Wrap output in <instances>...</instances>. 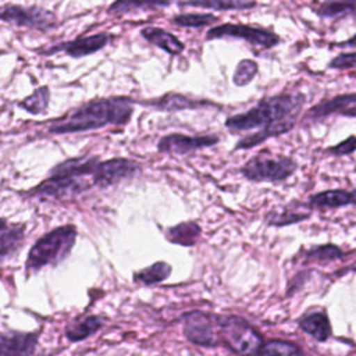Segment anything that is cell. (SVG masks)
I'll list each match as a JSON object with an SVG mask.
<instances>
[{
    "label": "cell",
    "mask_w": 356,
    "mask_h": 356,
    "mask_svg": "<svg viewBox=\"0 0 356 356\" xmlns=\"http://www.w3.org/2000/svg\"><path fill=\"white\" fill-rule=\"evenodd\" d=\"M330 153L337 154V156H343V154H350L353 152H356V136H349L348 139L339 142L338 145L332 146L328 149Z\"/></svg>",
    "instance_id": "d6a6232c"
},
{
    "label": "cell",
    "mask_w": 356,
    "mask_h": 356,
    "mask_svg": "<svg viewBox=\"0 0 356 356\" xmlns=\"http://www.w3.org/2000/svg\"><path fill=\"white\" fill-rule=\"evenodd\" d=\"M49 102H50V90L47 86H42V88H38L36 90H33L24 100H21L18 103V106L21 108H24L25 111L36 115V114L46 113V110L49 107Z\"/></svg>",
    "instance_id": "484cf974"
},
{
    "label": "cell",
    "mask_w": 356,
    "mask_h": 356,
    "mask_svg": "<svg viewBox=\"0 0 356 356\" xmlns=\"http://www.w3.org/2000/svg\"><path fill=\"white\" fill-rule=\"evenodd\" d=\"M200 227L195 221H186L170 227L165 231V238L177 245L182 246H192L197 242L200 236Z\"/></svg>",
    "instance_id": "44dd1931"
},
{
    "label": "cell",
    "mask_w": 356,
    "mask_h": 356,
    "mask_svg": "<svg viewBox=\"0 0 356 356\" xmlns=\"http://www.w3.org/2000/svg\"><path fill=\"white\" fill-rule=\"evenodd\" d=\"M179 6L200 7L216 11H228V10H249L256 6L254 0H181Z\"/></svg>",
    "instance_id": "7402d4cb"
},
{
    "label": "cell",
    "mask_w": 356,
    "mask_h": 356,
    "mask_svg": "<svg viewBox=\"0 0 356 356\" xmlns=\"http://www.w3.org/2000/svg\"><path fill=\"white\" fill-rule=\"evenodd\" d=\"M140 171V165L131 159H110L107 161H100L92 175V182L95 186L108 188L124 179L135 177Z\"/></svg>",
    "instance_id": "30bf717a"
},
{
    "label": "cell",
    "mask_w": 356,
    "mask_h": 356,
    "mask_svg": "<svg viewBox=\"0 0 356 356\" xmlns=\"http://www.w3.org/2000/svg\"><path fill=\"white\" fill-rule=\"evenodd\" d=\"M337 47H356V33L353 36H350L348 40L339 42L335 44Z\"/></svg>",
    "instance_id": "836d02e7"
},
{
    "label": "cell",
    "mask_w": 356,
    "mask_h": 356,
    "mask_svg": "<svg viewBox=\"0 0 356 356\" xmlns=\"http://www.w3.org/2000/svg\"><path fill=\"white\" fill-rule=\"evenodd\" d=\"M355 106H356V92L343 93V95H338L328 100H323L317 103L306 113L305 118L312 121H318L331 114L346 115V113L352 110Z\"/></svg>",
    "instance_id": "5bb4252c"
},
{
    "label": "cell",
    "mask_w": 356,
    "mask_h": 356,
    "mask_svg": "<svg viewBox=\"0 0 356 356\" xmlns=\"http://www.w3.org/2000/svg\"><path fill=\"white\" fill-rule=\"evenodd\" d=\"M218 337L238 356H256L263 346L261 335L239 316H218Z\"/></svg>",
    "instance_id": "277c9868"
},
{
    "label": "cell",
    "mask_w": 356,
    "mask_h": 356,
    "mask_svg": "<svg viewBox=\"0 0 356 356\" xmlns=\"http://www.w3.org/2000/svg\"><path fill=\"white\" fill-rule=\"evenodd\" d=\"M140 35L145 40L154 44L156 47L167 51L171 56H178L184 51V43L172 33L163 28L157 26H146L140 31Z\"/></svg>",
    "instance_id": "2e32d148"
},
{
    "label": "cell",
    "mask_w": 356,
    "mask_h": 356,
    "mask_svg": "<svg viewBox=\"0 0 356 356\" xmlns=\"http://www.w3.org/2000/svg\"><path fill=\"white\" fill-rule=\"evenodd\" d=\"M309 202L316 207H342L352 203V196L343 189H330L316 193Z\"/></svg>",
    "instance_id": "d4e9b609"
},
{
    "label": "cell",
    "mask_w": 356,
    "mask_h": 356,
    "mask_svg": "<svg viewBox=\"0 0 356 356\" xmlns=\"http://www.w3.org/2000/svg\"><path fill=\"white\" fill-rule=\"evenodd\" d=\"M145 104L149 107H153L156 110H161V111H178V110H186V108L206 107L210 103L193 100V99H189L179 93H167V95H164L156 100L147 102Z\"/></svg>",
    "instance_id": "ac0fdd59"
},
{
    "label": "cell",
    "mask_w": 356,
    "mask_h": 356,
    "mask_svg": "<svg viewBox=\"0 0 356 356\" xmlns=\"http://www.w3.org/2000/svg\"><path fill=\"white\" fill-rule=\"evenodd\" d=\"M342 250L338 246L334 245H324V246H317L306 252V259L316 260V261H331L335 259L342 257Z\"/></svg>",
    "instance_id": "4dcf8cb0"
},
{
    "label": "cell",
    "mask_w": 356,
    "mask_h": 356,
    "mask_svg": "<svg viewBox=\"0 0 356 356\" xmlns=\"http://www.w3.org/2000/svg\"><path fill=\"white\" fill-rule=\"evenodd\" d=\"M317 14L324 18L356 14V0H325L321 3Z\"/></svg>",
    "instance_id": "4316f807"
},
{
    "label": "cell",
    "mask_w": 356,
    "mask_h": 356,
    "mask_svg": "<svg viewBox=\"0 0 356 356\" xmlns=\"http://www.w3.org/2000/svg\"><path fill=\"white\" fill-rule=\"evenodd\" d=\"M350 196H352V203H355V204H356V189L350 192Z\"/></svg>",
    "instance_id": "d590c367"
},
{
    "label": "cell",
    "mask_w": 356,
    "mask_h": 356,
    "mask_svg": "<svg viewBox=\"0 0 356 356\" xmlns=\"http://www.w3.org/2000/svg\"><path fill=\"white\" fill-rule=\"evenodd\" d=\"M222 38L242 39L249 42L250 44L260 46L264 49H271L281 42V38L274 32L245 24H221L210 28L206 33L207 40Z\"/></svg>",
    "instance_id": "ba28073f"
},
{
    "label": "cell",
    "mask_w": 356,
    "mask_h": 356,
    "mask_svg": "<svg viewBox=\"0 0 356 356\" xmlns=\"http://www.w3.org/2000/svg\"><path fill=\"white\" fill-rule=\"evenodd\" d=\"M172 0H115L110 4L107 13L111 15H124L139 11H154L170 6Z\"/></svg>",
    "instance_id": "ffe728a7"
},
{
    "label": "cell",
    "mask_w": 356,
    "mask_h": 356,
    "mask_svg": "<svg viewBox=\"0 0 356 356\" xmlns=\"http://www.w3.org/2000/svg\"><path fill=\"white\" fill-rule=\"evenodd\" d=\"M38 345V332L0 334V356H32Z\"/></svg>",
    "instance_id": "4fadbf2b"
},
{
    "label": "cell",
    "mask_w": 356,
    "mask_h": 356,
    "mask_svg": "<svg viewBox=\"0 0 356 356\" xmlns=\"http://www.w3.org/2000/svg\"><path fill=\"white\" fill-rule=\"evenodd\" d=\"M8 227V224H7V221L4 220V218H0V232H3L6 228Z\"/></svg>",
    "instance_id": "e575fe53"
},
{
    "label": "cell",
    "mask_w": 356,
    "mask_h": 356,
    "mask_svg": "<svg viewBox=\"0 0 356 356\" xmlns=\"http://www.w3.org/2000/svg\"><path fill=\"white\" fill-rule=\"evenodd\" d=\"M100 160L95 156H81L68 159L57 165H54L49 175H57V177H86L93 175L97 164Z\"/></svg>",
    "instance_id": "9a60e30c"
},
{
    "label": "cell",
    "mask_w": 356,
    "mask_h": 356,
    "mask_svg": "<svg viewBox=\"0 0 356 356\" xmlns=\"http://www.w3.org/2000/svg\"><path fill=\"white\" fill-rule=\"evenodd\" d=\"M76 235V227L68 224L57 227L39 238L28 253L25 263L26 274H33L47 266H56L63 261L71 253Z\"/></svg>",
    "instance_id": "3957f363"
},
{
    "label": "cell",
    "mask_w": 356,
    "mask_h": 356,
    "mask_svg": "<svg viewBox=\"0 0 356 356\" xmlns=\"http://www.w3.org/2000/svg\"><path fill=\"white\" fill-rule=\"evenodd\" d=\"M171 274V266L167 261H156L134 274V281L142 285H154L167 280Z\"/></svg>",
    "instance_id": "cb8c5ba5"
},
{
    "label": "cell",
    "mask_w": 356,
    "mask_h": 356,
    "mask_svg": "<svg viewBox=\"0 0 356 356\" xmlns=\"http://www.w3.org/2000/svg\"><path fill=\"white\" fill-rule=\"evenodd\" d=\"M104 324V320L99 316H83L71 320L65 327V337L71 342H81L96 331H99Z\"/></svg>",
    "instance_id": "e0dca14e"
},
{
    "label": "cell",
    "mask_w": 356,
    "mask_h": 356,
    "mask_svg": "<svg viewBox=\"0 0 356 356\" xmlns=\"http://www.w3.org/2000/svg\"><path fill=\"white\" fill-rule=\"evenodd\" d=\"M0 19L17 26H26L39 31H50L57 25L53 11L38 6L4 4L0 7Z\"/></svg>",
    "instance_id": "52a82bcc"
},
{
    "label": "cell",
    "mask_w": 356,
    "mask_h": 356,
    "mask_svg": "<svg viewBox=\"0 0 356 356\" xmlns=\"http://www.w3.org/2000/svg\"><path fill=\"white\" fill-rule=\"evenodd\" d=\"M257 72H259L257 63L250 58H243L236 64V68L232 75V81L236 86H245L253 81Z\"/></svg>",
    "instance_id": "f1b7e54d"
},
{
    "label": "cell",
    "mask_w": 356,
    "mask_h": 356,
    "mask_svg": "<svg viewBox=\"0 0 356 356\" xmlns=\"http://www.w3.org/2000/svg\"><path fill=\"white\" fill-rule=\"evenodd\" d=\"M220 138L216 135L189 136L182 134H170L163 136L157 143V150L170 154H188L191 152L213 146L218 143Z\"/></svg>",
    "instance_id": "8fae6325"
},
{
    "label": "cell",
    "mask_w": 356,
    "mask_h": 356,
    "mask_svg": "<svg viewBox=\"0 0 356 356\" xmlns=\"http://www.w3.org/2000/svg\"><path fill=\"white\" fill-rule=\"evenodd\" d=\"M300 350L295 343L284 341H268L263 343L257 356H299Z\"/></svg>",
    "instance_id": "83f0119b"
},
{
    "label": "cell",
    "mask_w": 356,
    "mask_h": 356,
    "mask_svg": "<svg viewBox=\"0 0 356 356\" xmlns=\"http://www.w3.org/2000/svg\"><path fill=\"white\" fill-rule=\"evenodd\" d=\"M93 186V182L83 177H57L49 175L38 186H35L29 195L39 199H70L78 196Z\"/></svg>",
    "instance_id": "9c48e42d"
},
{
    "label": "cell",
    "mask_w": 356,
    "mask_h": 356,
    "mask_svg": "<svg viewBox=\"0 0 356 356\" xmlns=\"http://www.w3.org/2000/svg\"><path fill=\"white\" fill-rule=\"evenodd\" d=\"M135 102L127 96H113L90 100L49 127L54 135L86 132L107 125H125L134 113Z\"/></svg>",
    "instance_id": "7a4b0ae2"
},
{
    "label": "cell",
    "mask_w": 356,
    "mask_h": 356,
    "mask_svg": "<svg viewBox=\"0 0 356 356\" xmlns=\"http://www.w3.org/2000/svg\"><path fill=\"white\" fill-rule=\"evenodd\" d=\"M355 67H356V51L341 53L328 63V68H335V70H348Z\"/></svg>",
    "instance_id": "1f68e13d"
},
{
    "label": "cell",
    "mask_w": 356,
    "mask_h": 356,
    "mask_svg": "<svg viewBox=\"0 0 356 356\" xmlns=\"http://www.w3.org/2000/svg\"><path fill=\"white\" fill-rule=\"evenodd\" d=\"M299 327L314 339L324 342L331 335V324L324 312H312L299 320Z\"/></svg>",
    "instance_id": "d6986e66"
},
{
    "label": "cell",
    "mask_w": 356,
    "mask_h": 356,
    "mask_svg": "<svg viewBox=\"0 0 356 356\" xmlns=\"http://www.w3.org/2000/svg\"><path fill=\"white\" fill-rule=\"evenodd\" d=\"M309 216H310V211L305 210L303 204H300V207L288 204V206H284L281 209L273 210L267 216V221H268L270 225L282 227V225L298 222L300 220H306V218H309Z\"/></svg>",
    "instance_id": "603a6c76"
},
{
    "label": "cell",
    "mask_w": 356,
    "mask_h": 356,
    "mask_svg": "<svg viewBox=\"0 0 356 356\" xmlns=\"http://www.w3.org/2000/svg\"><path fill=\"white\" fill-rule=\"evenodd\" d=\"M108 42H110V35L106 33V32H100V33H96V35L82 36V38H76L74 40L58 43V44L50 47L46 53L53 54V53H57V51H63L70 57L81 58V57L97 53L99 50L106 47V44Z\"/></svg>",
    "instance_id": "7c38bea8"
},
{
    "label": "cell",
    "mask_w": 356,
    "mask_h": 356,
    "mask_svg": "<svg viewBox=\"0 0 356 356\" xmlns=\"http://www.w3.org/2000/svg\"><path fill=\"white\" fill-rule=\"evenodd\" d=\"M182 331L185 338L204 348H211L220 343L218 337V316L192 310L182 316Z\"/></svg>",
    "instance_id": "8992f818"
},
{
    "label": "cell",
    "mask_w": 356,
    "mask_h": 356,
    "mask_svg": "<svg viewBox=\"0 0 356 356\" xmlns=\"http://www.w3.org/2000/svg\"><path fill=\"white\" fill-rule=\"evenodd\" d=\"M218 18L213 14H178L172 18V22L184 28H202L216 22Z\"/></svg>",
    "instance_id": "f546056e"
},
{
    "label": "cell",
    "mask_w": 356,
    "mask_h": 356,
    "mask_svg": "<svg viewBox=\"0 0 356 356\" xmlns=\"http://www.w3.org/2000/svg\"><path fill=\"white\" fill-rule=\"evenodd\" d=\"M296 168L298 165L291 157L260 152L250 157L241 171L245 178L253 182H278L291 177Z\"/></svg>",
    "instance_id": "5b68a950"
},
{
    "label": "cell",
    "mask_w": 356,
    "mask_h": 356,
    "mask_svg": "<svg viewBox=\"0 0 356 356\" xmlns=\"http://www.w3.org/2000/svg\"><path fill=\"white\" fill-rule=\"evenodd\" d=\"M306 103V96L300 92L280 93L259 100L256 106L245 113L227 118L225 127L232 132L257 129L254 134L243 136L235 145V150L250 149L266 139L289 132Z\"/></svg>",
    "instance_id": "6da1fadb"
}]
</instances>
